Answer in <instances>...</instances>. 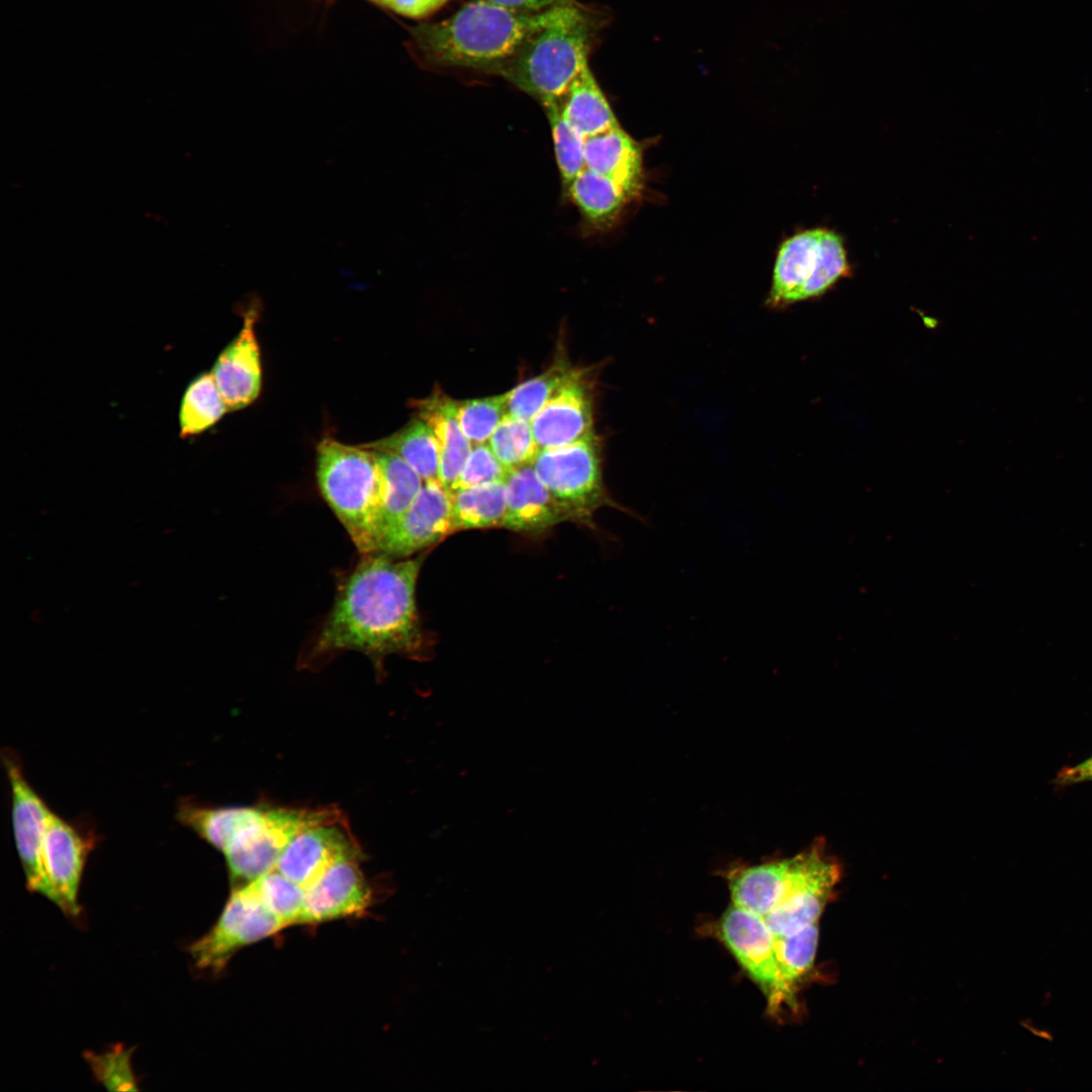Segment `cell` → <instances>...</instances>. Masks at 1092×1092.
Listing matches in <instances>:
<instances>
[{
  "mask_svg": "<svg viewBox=\"0 0 1092 1092\" xmlns=\"http://www.w3.org/2000/svg\"><path fill=\"white\" fill-rule=\"evenodd\" d=\"M840 878L838 863L823 842L809 848L805 869L787 898L762 917L776 936L790 935L818 922Z\"/></svg>",
  "mask_w": 1092,
  "mask_h": 1092,
  "instance_id": "14",
  "label": "cell"
},
{
  "mask_svg": "<svg viewBox=\"0 0 1092 1092\" xmlns=\"http://www.w3.org/2000/svg\"><path fill=\"white\" fill-rule=\"evenodd\" d=\"M585 169L610 177L633 196L642 181L639 145L621 126L588 136L584 143Z\"/></svg>",
  "mask_w": 1092,
  "mask_h": 1092,
  "instance_id": "20",
  "label": "cell"
},
{
  "mask_svg": "<svg viewBox=\"0 0 1092 1092\" xmlns=\"http://www.w3.org/2000/svg\"><path fill=\"white\" fill-rule=\"evenodd\" d=\"M228 411L211 372L200 374L188 385L181 401L180 436L205 431Z\"/></svg>",
  "mask_w": 1092,
  "mask_h": 1092,
  "instance_id": "30",
  "label": "cell"
},
{
  "mask_svg": "<svg viewBox=\"0 0 1092 1092\" xmlns=\"http://www.w3.org/2000/svg\"><path fill=\"white\" fill-rule=\"evenodd\" d=\"M510 473L511 471L499 462L487 443L474 444L449 491L492 482H506Z\"/></svg>",
  "mask_w": 1092,
  "mask_h": 1092,
  "instance_id": "36",
  "label": "cell"
},
{
  "mask_svg": "<svg viewBox=\"0 0 1092 1092\" xmlns=\"http://www.w3.org/2000/svg\"><path fill=\"white\" fill-rule=\"evenodd\" d=\"M423 556L363 558L342 583L317 636V654L360 651L376 663L393 653H413L422 634L416 585Z\"/></svg>",
  "mask_w": 1092,
  "mask_h": 1092,
  "instance_id": "1",
  "label": "cell"
},
{
  "mask_svg": "<svg viewBox=\"0 0 1092 1092\" xmlns=\"http://www.w3.org/2000/svg\"><path fill=\"white\" fill-rule=\"evenodd\" d=\"M96 844V835L80 824L67 821L50 810L43 835L42 859L57 896V906L67 915L80 913L78 892L85 863Z\"/></svg>",
  "mask_w": 1092,
  "mask_h": 1092,
  "instance_id": "13",
  "label": "cell"
},
{
  "mask_svg": "<svg viewBox=\"0 0 1092 1092\" xmlns=\"http://www.w3.org/2000/svg\"><path fill=\"white\" fill-rule=\"evenodd\" d=\"M555 7L520 11L475 0L449 18L418 26L414 37L422 53L436 64L490 73L552 16Z\"/></svg>",
  "mask_w": 1092,
  "mask_h": 1092,
  "instance_id": "2",
  "label": "cell"
},
{
  "mask_svg": "<svg viewBox=\"0 0 1092 1092\" xmlns=\"http://www.w3.org/2000/svg\"><path fill=\"white\" fill-rule=\"evenodd\" d=\"M362 858L344 822L325 824L296 835L281 852L276 870L303 889L340 859Z\"/></svg>",
  "mask_w": 1092,
  "mask_h": 1092,
  "instance_id": "16",
  "label": "cell"
},
{
  "mask_svg": "<svg viewBox=\"0 0 1092 1092\" xmlns=\"http://www.w3.org/2000/svg\"><path fill=\"white\" fill-rule=\"evenodd\" d=\"M808 859V849L789 858L741 867L728 873L732 904L761 917L790 894Z\"/></svg>",
  "mask_w": 1092,
  "mask_h": 1092,
  "instance_id": "18",
  "label": "cell"
},
{
  "mask_svg": "<svg viewBox=\"0 0 1092 1092\" xmlns=\"http://www.w3.org/2000/svg\"><path fill=\"white\" fill-rule=\"evenodd\" d=\"M841 237L814 229L797 234L781 247L767 303L781 307L818 297L849 274Z\"/></svg>",
  "mask_w": 1092,
  "mask_h": 1092,
  "instance_id": "5",
  "label": "cell"
},
{
  "mask_svg": "<svg viewBox=\"0 0 1092 1092\" xmlns=\"http://www.w3.org/2000/svg\"><path fill=\"white\" fill-rule=\"evenodd\" d=\"M818 937L817 923L790 935L776 936L779 965L778 1008L785 1004H795L796 989L814 965Z\"/></svg>",
  "mask_w": 1092,
  "mask_h": 1092,
  "instance_id": "26",
  "label": "cell"
},
{
  "mask_svg": "<svg viewBox=\"0 0 1092 1092\" xmlns=\"http://www.w3.org/2000/svg\"><path fill=\"white\" fill-rule=\"evenodd\" d=\"M583 218L596 225L612 221L632 197L614 179L584 169L566 188Z\"/></svg>",
  "mask_w": 1092,
  "mask_h": 1092,
  "instance_id": "25",
  "label": "cell"
},
{
  "mask_svg": "<svg viewBox=\"0 0 1092 1092\" xmlns=\"http://www.w3.org/2000/svg\"><path fill=\"white\" fill-rule=\"evenodd\" d=\"M717 931L739 965L765 995L769 1011L776 1012L779 1001L776 935L764 919L732 904L720 918Z\"/></svg>",
  "mask_w": 1092,
  "mask_h": 1092,
  "instance_id": "11",
  "label": "cell"
},
{
  "mask_svg": "<svg viewBox=\"0 0 1092 1092\" xmlns=\"http://www.w3.org/2000/svg\"><path fill=\"white\" fill-rule=\"evenodd\" d=\"M257 811L255 807H210L184 799L178 803L176 817L182 825L222 852Z\"/></svg>",
  "mask_w": 1092,
  "mask_h": 1092,
  "instance_id": "23",
  "label": "cell"
},
{
  "mask_svg": "<svg viewBox=\"0 0 1092 1092\" xmlns=\"http://www.w3.org/2000/svg\"><path fill=\"white\" fill-rule=\"evenodd\" d=\"M2 761L11 789L12 828L26 886L57 904L42 859L46 822L51 809L27 782L15 752L3 750Z\"/></svg>",
  "mask_w": 1092,
  "mask_h": 1092,
  "instance_id": "9",
  "label": "cell"
},
{
  "mask_svg": "<svg viewBox=\"0 0 1092 1092\" xmlns=\"http://www.w3.org/2000/svg\"><path fill=\"white\" fill-rule=\"evenodd\" d=\"M532 466L546 488L571 508L586 526L594 527L593 515L603 507L618 509L645 522L644 517L621 506L609 494L603 478L602 442L595 431L571 444L540 450Z\"/></svg>",
  "mask_w": 1092,
  "mask_h": 1092,
  "instance_id": "7",
  "label": "cell"
},
{
  "mask_svg": "<svg viewBox=\"0 0 1092 1092\" xmlns=\"http://www.w3.org/2000/svg\"><path fill=\"white\" fill-rule=\"evenodd\" d=\"M363 447L387 451L404 460L424 481L438 479L440 453L431 427L420 417L403 428Z\"/></svg>",
  "mask_w": 1092,
  "mask_h": 1092,
  "instance_id": "24",
  "label": "cell"
},
{
  "mask_svg": "<svg viewBox=\"0 0 1092 1092\" xmlns=\"http://www.w3.org/2000/svg\"><path fill=\"white\" fill-rule=\"evenodd\" d=\"M131 1051L116 1045L112 1050L96 1055L87 1053L85 1058L95 1077L107 1089L115 1091L138 1090L136 1079L130 1065Z\"/></svg>",
  "mask_w": 1092,
  "mask_h": 1092,
  "instance_id": "35",
  "label": "cell"
},
{
  "mask_svg": "<svg viewBox=\"0 0 1092 1092\" xmlns=\"http://www.w3.org/2000/svg\"><path fill=\"white\" fill-rule=\"evenodd\" d=\"M452 412L472 445L486 443L507 415L506 395L451 401Z\"/></svg>",
  "mask_w": 1092,
  "mask_h": 1092,
  "instance_id": "33",
  "label": "cell"
},
{
  "mask_svg": "<svg viewBox=\"0 0 1092 1092\" xmlns=\"http://www.w3.org/2000/svg\"><path fill=\"white\" fill-rule=\"evenodd\" d=\"M264 905L286 926L300 924L304 911V889L276 869L252 881Z\"/></svg>",
  "mask_w": 1092,
  "mask_h": 1092,
  "instance_id": "34",
  "label": "cell"
},
{
  "mask_svg": "<svg viewBox=\"0 0 1092 1092\" xmlns=\"http://www.w3.org/2000/svg\"><path fill=\"white\" fill-rule=\"evenodd\" d=\"M453 532L450 491L439 479L427 480L406 512L382 535L374 554L407 558Z\"/></svg>",
  "mask_w": 1092,
  "mask_h": 1092,
  "instance_id": "12",
  "label": "cell"
},
{
  "mask_svg": "<svg viewBox=\"0 0 1092 1092\" xmlns=\"http://www.w3.org/2000/svg\"><path fill=\"white\" fill-rule=\"evenodd\" d=\"M378 5L412 18L424 17L443 6L448 0H370Z\"/></svg>",
  "mask_w": 1092,
  "mask_h": 1092,
  "instance_id": "37",
  "label": "cell"
},
{
  "mask_svg": "<svg viewBox=\"0 0 1092 1092\" xmlns=\"http://www.w3.org/2000/svg\"><path fill=\"white\" fill-rule=\"evenodd\" d=\"M563 117L585 139L620 126L588 64L559 100Z\"/></svg>",
  "mask_w": 1092,
  "mask_h": 1092,
  "instance_id": "22",
  "label": "cell"
},
{
  "mask_svg": "<svg viewBox=\"0 0 1092 1092\" xmlns=\"http://www.w3.org/2000/svg\"><path fill=\"white\" fill-rule=\"evenodd\" d=\"M452 398L436 390L414 404L418 417L433 430L440 453L438 479L448 490L458 478L472 444L463 434L451 406Z\"/></svg>",
  "mask_w": 1092,
  "mask_h": 1092,
  "instance_id": "21",
  "label": "cell"
},
{
  "mask_svg": "<svg viewBox=\"0 0 1092 1092\" xmlns=\"http://www.w3.org/2000/svg\"><path fill=\"white\" fill-rule=\"evenodd\" d=\"M258 311L251 307L244 315L239 335L220 353L211 374L229 411L252 403L262 382L260 350L255 334Z\"/></svg>",
  "mask_w": 1092,
  "mask_h": 1092,
  "instance_id": "17",
  "label": "cell"
},
{
  "mask_svg": "<svg viewBox=\"0 0 1092 1092\" xmlns=\"http://www.w3.org/2000/svg\"><path fill=\"white\" fill-rule=\"evenodd\" d=\"M316 480L357 550L374 554L383 499V476L374 451L323 439L316 448Z\"/></svg>",
  "mask_w": 1092,
  "mask_h": 1092,
  "instance_id": "4",
  "label": "cell"
},
{
  "mask_svg": "<svg viewBox=\"0 0 1092 1092\" xmlns=\"http://www.w3.org/2000/svg\"><path fill=\"white\" fill-rule=\"evenodd\" d=\"M565 521L579 522L577 514L558 500L539 480L533 466L511 471L506 480V515L503 527L537 533Z\"/></svg>",
  "mask_w": 1092,
  "mask_h": 1092,
  "instance_id": "19",
  "label": "cell"
},
{
  "mask_svg": "<svg viewBox=\"0 0 1092 1092\" xmlns=\"http://www.w3.org/2000/svg\"><path fill=\"white\" fill-rule=\"evenodd\" d=\"M545 108L552 133L555 158L566 189L584 169L585 138L577 131L561 114L559 101L551 102Z\"/></svg>",
  "mask_w": 1092,
  "mask_h": 1092,
  "instance_id": "32",
  "label": "cell"
},
{
  "mask_svg": "<svg viewBox=\"0 0 1092 1092\" xmlns=\"http://www.w3.org/2000/svg\"><path fill=\"white\" fill-rule=\"evenodd\" d=\"M575 369L565 356L557 357L547 370L505 393L507 415L531 422Z\"/></svg>",
  "mask_w": 1092,
  "mask_h": 1092,
  "instance_id": "29",
  "label": "cell"
},
{
  "mask_svg": "<svg viewBox=\"0 0 1092 1092\" xmlns=\"http://www.w3.org/2000/svg\"><path fill=\"white\" fill-rule=\"evenodd\" d=\"M597 368L576 367L531 420L533 435L540 450L571 444L594 431Z\"/></svg>",
  "mask_w": 1092,
  "mask_h": 1092,
  "instance_id": "10",
  "label": "cell"
},
{
  "mask_svg": "<svg viewBox=\"0 0 1092 1092\" xmlns=\"http://www.w3.org/2000/svg\"><path fill=\"white\" fill-rule=\"evenodd\" d=\"M373 451L383 476L380 541L382 535L414 503L423 487L424 480L396 454L380 450Z\"/></svg>",
  "mask_w": 1092,
  "mask_h": 1092,
  "instance_id": "27",
  "label": "cell"
},
{
  "mask_svg": "<svg viewBox=\"0 0 1092 1092\" xmlns=\"http://www.w3.org/2000/svg\"><path fill=\"white\" fill-rule=\"evenodd\" d=\"M454 529L503 527L506 482H492L450 491Z\"/></svg>",
  "mask_w": 1092,
  "mask_h": 1092,
  "instance_id": "28",
  "label": "cell"
},
{
  "mask_svg": "<svg viewBox=\"0 0 1092 1092\" xmlns=\"http://www.w3.org/2000/svg\"><path fill=\"white\" fill-rule=\"evenodd\" d=\"M340 822L344 817L334 808H258L222 851L234 886L274 870L285 846L302 831Z\"/></svg>",
  "mask_w": 1092,
  "mask_h": 1092,
  "instance_id": "6",
  "label": "cell"
},
{
  "mask_svg": "<svg viewBox=\"0 0 1092 1092\" xmlns=\"http://www.w3.org/2000/svg\"><path fill=\"white\" fill-rule=\"evenodd\" d=\"M511 9L520 11H542L557 5L574 2V0H487Z\"/></svg>",
  "mask_w": 1092,
  "mask_h": 1092,
  "instance_id": "39",
  "label": "cell"
},
{
  "mask_svg": "<svg viewBox=\"0 0 1092 1092\" xmlns=\"http://www.w3.org/2000/svg\"><path fill=\"white\" fill-rule=\"evenodd\" d=\"M593 32L589 15L574 2L557 5L552 16L490 73L504 77L543 106L559 101L588 64Z\"/></svg>",
  "mask_w": 1092,
  "mask_h": 1092,
  "instance_id": "3",
  "label": "cell"
},
{
  "mask_svg": "<svg viewBox=\"0 0 1092 1092\" xmlns=\"http://www.w3.org/2000/svg\"><path fill=\"white\" fill-rule=\"evenodd\" d=\"M487 444L499 462L510 471L532 465L540 452L531 422L511 415H506Z\"/></svg>",
  "mask_w": 1092,
  "mask_h": 1092,
  "instance_id": "31",
  "label": "cell"
},
{
  "mask_svg": "<svg viewBox=\"0 0 1092 1092\" xmlns=\"http://www.w3.org/2000/svg\"><path fill=\"white\" fill-rule=\"evenodd\" d=\"M1086 782H1092V755L1075 765L1063 767L1054 780V784L1061 787Z\"/></svg>",
  "mask_w": 1092,
  "mask_h": 1092,
  "instance_id": "38",
  "label": "cell"
},
{
  "mask_svg": "<svg viewBox=\"0 0 1092 1092\" xmlns=\"http://www.w3.org/2000/svg\"><path fill=\"white\" fill-rule=\"evenodd\" d=\"M286 927L249 882L234 888L216 923L188 950L196 968L218 973L238 950Z\"/></svg>",
  "mask_w": 1092,
  "mask_h": 1092,
  "instance_id": "8",
  "label": "cell"
},
{
  "mask_svg": "<svg viewBox=\"0 0 1092 1092\" xmlns=\"http://www.w3.org/2000/svg\"><path fill=\"white\" fill-rule=\"evenodd\" d=\"M360 859L338 860L304 889L302 923L329 922L366 912L372 903V891L360 870Z\"/></svg>",
  "mask_w": 1092,
  "mask_h": 1092,
  "instance_id": "15",
  "label": "cell"
}]
</instances>
